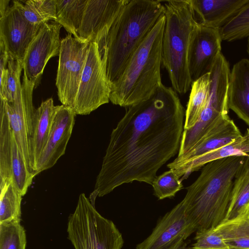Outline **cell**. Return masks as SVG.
Instances as JSON below:
<instances>
[{
    "label": "cell",
    "mask_w": 249,
    "mask_h": 249,
    "mask_svg": "<svg viewBox=\"0 0 249 249\" xmlns=\"http://www.w3.org/2000/svg\"><path fill=\"white\" fill-rule=\"evenodd\" d=\"M185 113L177 92L163 84L149 98L128 107L111 133L96 180L98 196L134 181L152 185L178 152Z\"/></svg>",
    "instance_id": "cell-1"
},
{
    "label": "cell",
    "mask_w": 249,
    "mask_h": 249,
    "mask_svg": "<svg viewBox=\"0 0 249 249\" xmlns=\"http://www.w3.org/2000/svg\"><path fill=\"white\" fill-rule=\"evenodd\" d=\"M245 157L232 156L207 163L187 187L180 202L196 231L215 228L224 221L234 180Z\"/></svg>",
    "instance_id": "cell-2"
},
{
    "label": "cell",
    "mask_w": 249,
    "mask_h": 249,
    "mask_svg": "<svg viewBox=\"0 0 249 249\" xmlns=\"http://www.w3.org/2000/svg\"><path fill=\"white\" fill-rule=\"evenodd\" d=\"M164 14L160 1L129 0L99 49L111 85L121 75L134 53Z\"/></svg>",
    "instance_id": "cell-3"
},
{
    "label": "cell",
    "mask_w": 249,
    "mask_h": 249,
    "mask_svg": "<svg viewBox=\"0 0 249 249\" xmlns=\"http://www.w3.org/2000/svg\"><path fill=\"white\" fill-rule=\"evenodd\" d=\"M164 14L133 54L119 78L110 85V101L129 107L149 98L162 84V42Z\"/></svg>",
    "instance_id": "cell-4"
},
{
    "label": "cell",
    "mask_w": 249,
    "mask_h": 249,
    "mask_svg": "<svg viewBox=\"0 0 249 249\" xmlns=\"http://www.w3.org/2000/svg\"><path fill=\"white\" fill-rule=\"evenodd\" d=\"M165 19L162 42V64L173 89L179 94L191 88L188 52L192 34L198 23L189 0L164 2Z\"/></svg>",
    "instance_id": "cell-5"
},
{
    "label": "cell",
    "mask_w": 249,
    "mask_h": 249,
    "mask_svg": "<svg viewBox=\"0 0 249 249\" xmlns=\"http://www.w3.org/2000/svg\"><path fill=\"white\" fill-rule=\"evenodd\" d=\"M67 232L74 249H122L124 243L113 222L101 215L84 193L69 217Z\"/></svg>",
    "instance_id": "cell-6"
},
{
    "label": "cell",
    "mask_w": 249,
    "mask_h": 249,
    "mask_svg": "<svg viewBox=\"0 0 249 249\" xmlns=\"http://www.w3.org/2000/svg\"><path fill=\"white\" fill-rule=\"evenodd\" d=\"M228 85L224 78L211 79L206 105L195 125L183 130L177 159L185 156L213 129L231 119L228 115Z\"/></svg>",
    "instance_id": "cell-7"
},
{
    "label": "cell",
    "mask_w": 249,
    "mask_h": 249,
    "mask_svg": "<svg viewBox=\"0 0 249 249\" xmlns=\"http://www.w3.org/2000/svg\"><path fill=\"white\" fill-rule=\"evenodd\" d=\"M110 85L98 44L90 42L73 110L88 115L109 100Z\"/></svg>",
    "instance_id": "cell-8"
},
{
    "label": "cell",
    "mask_w": 249,
    "mask_h": 249,
    "mask_svg": "<svg viewBox=\"0 0 249 249\" xmlns=\"http://www.w3.org/2000/svg\"><path fill=\"white\" fill-rule=\"evenodd\" d=\"M90 43L70 34L61 40L56 86L60 102L72 109Z\"/></svg>",
    "instance_id": "cell-9"
},
{
    "label": "cell",
    "mask_w": 249,
    "mask_h": 249,
    "mask_svg": "<svg viewBox=\"0 0 249 249\" xmlns=\"http://www.w3.org/2000/svg\"><path fill=\"white\" fill-rule=\"evenodd\" d=\"M36 87L35 81L29 80L24 75L22 82L18 88L13 102L9 103L3 99L10 124L18 147L29 169L34 175L31 153V140L35 111L33 104V92Z\"/></svg>",
    "instance_id": "cell-10"
},
{
    "label": "cell",
    "mask_w": 249,
    "mask_h": 249,
    "mask_svg": "<svg viewBox=\"0 0 249 249\" xmlns=\"http://www.w3.org/2000/svg\"><path fill=\"white\" fill-rule=\"evenodd\" d=\"M41 25L28 22L21 9V2L14 0L0 18V42L8 55L23 62L31 42Z\"/></svg>",
    "instance_id": "cell-11"
},
{
    "label": "cell",
    "mask_w": 249,
    "mask_h": 249,
    "mask_svg": "<svg viewBox=\"0 0 249 249\" xmlns=\"http://www.w3.org/2000/svg\"><path fill=\"white\" fill-rule=\"evenodd\" d=\"M61 27L55 21L42 24L27 50L23 61L24 75L35 81L36 86L48 60L59 54Z\"/></svg>",
    "instance_id": "cell-12"
},
{
    "label": "cell",
    "mask_w": 249,
    "mask_h": 249,
    "mask_svg": "<svg viewBox=\"0 0 249 249\" xmlns=\"http://www.w3.org/2000/svg\"><path fill=\"white\" fill-rule=\"evenodd\" d=\"M196 231L180 202L158 221L151 233L136 249H170Z\"/></svg>",
    "instance_id": "cell-13"
},
{
    "label": "cell",
    "mask_w": 249,
    "mask_h": 249,
    "mask_svg": "<svg viewBox=\"0 0 249 249\" xmlns=\"http://www.w3.org/2000/svg\"><path fill=\"white\" fill-rule=\"evenodd\" d=\"M220 29L197 24L189 46L188 65L192 82L210 73L221 52Z\"/></svg>",
    "instance_id": "cell-14"
},
{
    "label": "cell",
    "mask_w": 249,
    "mask_h": 249,
    "mask_svg": "<svg viewBox=\"0 0 249 249\" xmlns=\"http://www.w3.org/2000/svg\"><path fill=\"white\" fill-rule=\"evenodd\" d=\"M129 0H88L78 32L79 38L101 45L113 22Z\"/></svg>",
    "instance_id": "cell-15"
},
{
    "label": "cell",
    "mask_w": 249,
    "mask_h": 249,
    "mask_svg": "<svg viewBox=\"0 0 249 249\" xmlns=\"http://www.w3.org/2000/svg\"><path fill=\"white\" fill-rule=\"evenodd\" d=\"M75 115L72 108L63 105L59 106L49 138L36 165V175L52 167L65 154Z\"/></svg>",
    "instance_id": "cell-16"
},
{
    "label": "cell",
    "mask_w": 249,
    "mask_h": 249,
    "mask_svg": "<svg viewBox=\"0 0 249 249\" xmlns=\"http://www.w3.org/2000/svg\"><path fill=\"white\" fill-rule=\"evenodd\" d=\"M197 23L220 29L249 0H189Z\"/></svg>",
    "instance_id": "cell-17"
},
{
    "label": "cell",
    "mask_w": 249,
    "mask_h": 249,
    "mask_svg": "<svg viewBox=\"0 0 249 249\" xmlns=\"http://www.w3.org/2000/svg\"><path fill=\"white\" fill-rule=\"evenodd\" d=\"M228 104L248 126L249 129V59L243 58L231 70L228 85Z\"/></svg>",
    "instance_id": "cell-18"
},
{
    "label": "cell",
    "mask_w": 249,
    "mask_h": 249,
    "mask_svg": "<svg viewBox=\"0 0 249 249\" xmlns=\"http://www.w3.org/2000/svg\"><path fill=\"white\" fill-rule=\"evenodd\" d=\"M242 135L234 122L230 119L211 132L190 152L168 164L169 169L181 162L191 160L229 144L240 139Z\"/></svg>",
    "instance_id": "cell-19"
},
{
    "label": "cell",
    "mask_w": 249,
    "mask_h": 249,
    "mask_svg": "<svg viewBox=\"0 0 249 249\" xmlns=\"http://www.w3.org/2000/svg\"><path fill=\"white\" fill-rule=\"evenodd\" d=\"M59 106H54L53 100L51 98L42 102L35 111L31 140L34 174L36 163L49 138Z\"/></svg>",
    "instance_id": "cell-20"
},
{
    "label": "cell",
    "mask_w": 249,
    "mask_h": 249,
    "mask_svg": "<svg viewBox=\"0 0 249 249\" xmlns=\"http://www.w3.org/2000/svg\"><path fill=\"white\" fill-rule=\"evenodd\" d=\"M249 154V134L246 132L245 135L232 143L195 159L181 162L170 169L174 170L182 181L211 161L232 156H248Z\"/></svg>",
    "instance_id": "cell-21"
},
{
    "label": "cell",
    "mask_w": 249,
    "mask_h": 249,
    "mask_svg": "<svg viewBox=\"0 0 249 249\" xmlns=\"http://www.w3.org/2000/svg\"><path fill=\"white\" fill-rule=\"evenodd\" d=\"M210 74L207 73L193 81L185 113L183 130L193 127L204 109L210 94Z\"/></svg>",
    "instance_id": "cell-22"
},
{
    "label": "cell",
    "mask_w": 249,
    "mask_h": 249,
    "mask_svg": "<svg viewBox=\"0 0 249 249\" xmlns=\"http://www.w3.org/2000/svg\"><path fill=\"white\" fill-rule=\"evenodd\" d=\"M215 230L229 249H249V214L224 221Z\"/></svg>",
    "instance_id": "cell-23"
},
{
    "label": "cell",
    "mask_w": 249,
    "mask_h": 249,
    "mask_svg": "<svg viewBox=\"0 0 249 249\" xmlns=\"http://www.w3.org/2000/svg\"><path fill=\"white\" fill-rule=\"evenodd\" d=\"M55 22L62 26L68 34L79 38L80 27L88 0H55Z\"/></svg>",
    "instance_id": "cell-24"
},
{
    "label": "cell",
    "mask_w": 249,
    "mask_h": 249,
    "mask_svg": "<svg viewBox=\"0 0 249 249\" xmlns=\"http://www.w3.org/2000/svg\"><path fill=\"white\" fill-rule=\"evenodd\" d=\"M248 214L249 170L243 172H239L235 178L230 203L224 221Z\"/></svg>",
    "instance_id": "cell-25"
},
{
    "label": "cell",
    "mask_w": 249,
    "mask_h": 249,
    "mask_svg": "<svg viewBox=\"0 0 249 249\" xmlns=\"http://www.w3.org/2000/svg\"><path fill=\"white\" fill-rule=\"evenodd\" d=\"M0 181L1 182L11 180L10 163L13 135L4 102L2 99H0Z\"/></svg>",
    "instance_id": "cell-26"
},
{
    "label": "cell",
    "mask_w": 249,
    "mask_h": 249,
    "mask_svg": "<svg viewBox=\"0 0 249 249\" xmlns=\"http://www.w3.org/2000/svg\"><path fill=\"white\" fill-rule=\"evenodd\" d=\"M10 165L12 182L24 196L36 176L29 169L14 133L12 140Z\"/></svg>",
    "instance_id": "cell-27"
},
{
    "label": "cell",
    "mask_w": 249,
    "mask_h": 249,
    "mask_svg": "<svg viewBox=\"0 0 249 249\" xmlns=\"http://www.w3.org/2000/svg\"><path fill=\"white\" fill-rule=\"evenodd\" d=\"M0 188V224L20 220L22 195L11 180L1 181Z\"/></svg>",
    "instance_id": "cell-28"
},
{
    "label": "cell",
    "mask_w": 249,
    "mask_h": 249,
    "mask_svg": "<svg viewBox=\"0 0 249 249\" xmlns=\"http://www.w3.org/2000/svg\"><path fill=\"white\" fill-rule=\"evenodd\" d=\"M55 0H28L21 3L25 19L31 24L41 25L49 20H56Z\"/></svg>",
    "instance_id": "cell-29"
},
{
    "label": "cell",
    "mask_w": 249,
    "mask_h": 249,
    "mask_svg": "<svg viewBox=\"0 0 249 249\" xmlns=\"http://www.w3.org/2000/svg\"><path fill=\"white\" fill-rule=\"evenodd\" d=\"M220 31L222 41L232 42L249 38V1Z\"/></svg>",
    "instance_id": "cell-30"
},
{
    "label": "cell",
    "mask_w": 249,
    "mask_h": 249,
    "mask_svg": "<svg viewBox=\"0 0 249 249\" xmlns=\"http://www.w3.org/2000/svg\"><path fill=\"white\" fill-rule=\"evenodd\" d=\"M26 232L20 220L0 224V249H25Z\"/></svg>",
    "instance_id": "cell-31"
},
{
    "label": "cell",
    "mask_w": 249,
    "mask_h": 249,
    "mask_svg": "<svg viewBox=\"0 0 249 249\" xmlns=\"http://www.w3.org/2000/svg\"><path fill=\"white\" fill-rule=\"evenodd\" d=\"M23 68V62L9 56L5 79L0 85L1 99L9 103L15 100L21 84L20 77Z\"/></svg>",
    "instance_id": "cell-32"
},
{
    "label": "cell",
    "mask_w": 249,
    "mask_h": 249,
    "mask_svg": "<svg viewBox=\"0 0 249 249\" xmlns=\"http://www.w3.org/2000/svg\"><path fill=\"white\" fill-rule=\"evenodd\" d=\"M152 185L154 195L159 199L174 197L183 187L182 181L173 169L157 176Z\"/></svg>",
    "instance_id": "cell-33"
},
{
    "label": "cell",
    "mask_w": 249,
    "mask_h": 249,
    "mask_svg": "<svg viewBox=\"0 0 249 249\" xmlns=\"http://www.w3.org/2000/svg\"><path fill=\"white\" fill-rule=\"evenodd\" d=\"M192 249H229L215 228L196 231Z\"/></svg>",
    "instance_id": "cell-34"
},
{
    "label": "cell",
    "mask_w": 249,
    "mask_h": 249,
    "mask_svg": "<svg viewBox=\"0 0 249 249\" xmlns=\"http://www.w3.org/2000/svg\"><path fill=\"white\" fill-rule=\"evenodd\" d=\"M246 132L249 134V129L247 128ZM249 170V154L248 156L245 157L244 163L239 171L240 172H245Z\"/></svg>",
    "instance_id": "cell-35"
},
{
    "label": "cell",
    "mask_w": 249,
    "mask_h": 249,
    "mask_svg": "<svg viewBox=\"0 0 249 249\" xmlns=\"http://www.w3.org/2000/svg\"><path fill=\"white\" fill-rule=\"evenodd\" d=\"M170 249H192L191 247H188L187 246L186 243L185 242V241L180 242L172 247H171Z\"/></svg>",
    "instance_id": "cell-36"
},
{
    "label": "cell",
    "mask_w": 249,
    "mask_h": 249,
    "mask_svg": "<svg viewBox=\"0 0 249 249\" xmlns=\"http://www.w3.org/2000/svg\"><path fill=\"white\" fill-rule=\"evenodd\" d=\"M9 0H0V15L3 14L9 7Z\"/></svg>",
    "instance_id": "cell-37"
},
{
    "label": "cell",
    "mask_w": 249,
    "mask_h": 249,
    "mask_svg": "<svg viewBox=\"0 0 249 249\" xmlns=\"http://www.w3.org/2000/svg\"><path fill=\"white\" fill-rule=\"evenodd\" d=\"M247 52L249 56V38H248L247 40Z\"/></svg>",
    "instance_id": "cell-38"
}]
</instances>
